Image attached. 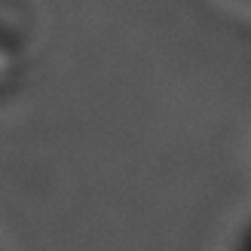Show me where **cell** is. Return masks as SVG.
Segmentation results:
<instances>
[]
</instances>
